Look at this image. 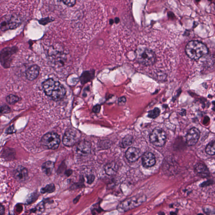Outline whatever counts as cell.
Here are the masks:
<instances>
[{
	"label": "cell",
	"mask_w": 215,
	"mask_h": 215,
	"mask_svg": "<svg viewBox=\"0 0 215 215\" xmlns=\"http://www.w3.org/2000/svg\"><path fill=\"white\" fill-rule=\"evenodd\" d=\"M42 89L46 95L56 102L64 98L66 90L64 86L52 79H47L42 84Z\"/></svg>",
	"instance_id": "cell-1"
},
{
	"label": "cell",
	"mask_w": 215,
	"mask_h": 215,
	"mask_svg": "<svg viewBox=\"0 0 215 215\" xmlns=\"http://www.w3.org/2000/svg\"><path fill=\"white\" fill-rule=\"evenodd\" d=\"M186 53L192 59H199L209 52L207 47L203 42L196 41L189 42L185 48Z\"/></svg>",
	"instance_id": "cell-2"
},
{
	"label": "cell",
	"mask_w": 215,
	"mask_h": 215,
	"mask_svg": "<svg viewBox=\"0 0 215 215\" xmlns=\"http://www.w3.org/2000/svg\"><path fill=\"white\" fill-rule=\"evenodd\" d=\"M146 200L145 195H136L121 202L117 207V210L121 213L127 212L141 205Z\"/></svg>",
	"instance_id": "cell-3"
},
{
	"label": "cell",
	"mask_w": 215,
	"mask_h": 215,
	"mask_svg": "<svg viewBox=\"0 0 215 215\" xmlns=\"http://www.w3.org/2000/svg\"><path fill=\"white\" fill-rule=\"evenodd\" d=\"M136 57L138 62L142 65L149 66L156 62V54L151 49L147 48H140L136 51Z\"/></svg>",
	"instance_id": "cell-4"
},
{
	"label": "cell",
	"mask_w": 215,
	"mask_h": 215,
	"mask_svg": "<svg viewBox=\"0 0 215 215\" xmlns=\"http://www.w3.org/2000/svg\"><path fill=\"white\" fill-rule=\"evenodd\" d=\"M22 23L20 17L16 15H10L4 17L0 20V29L3 31L14 29L19 27Z\"/></svg>",
	"instance_id": "cell-5"
},
{
	"label": "cell",
	"mask_w": 215,
	"mask_h": 215,
	"mask_svg": "<svg viewBox=\"0 0 215 215\" xmlns=\"http://www.w3.org/2000/svg\"><path fill=\"white\" fill-rule=\"evenodd\" d=\"M18 48L16 46L6 47L0 52V63L4 68L10 67L14 56L17 53Z\"/></svg>",
	"instance_id": "cell-6"
},
{
	"label": "cell",
	"mask_w": 215,
	"mask_h": 215,
	"mask_svg": "<svg viewBox=\"0 0 215 215\" xmlns=\"http://www.w3.org/2000/svg\"><path fill=\"white\" fill-rule=\"evenodd\" d=\"M60 142L59 136L57 133L53 132L46 133L43 136L41 140L42 145L52 150L57 149Z\"/></svg>",
	"instance_id": "cell-7"
},
{
	"label": "cell",
	"mask_w": 215,
	"mask_h": 215,
	"mask_svg": "<svg viewBox=\"0 0 215 215\" xmlns=\"http://www.w3.org/2000/svg\"><path fill=\"white\" fill-rule=\"evenodd\" d=\"M81 134L74 129H69L66 131L63 138V143L67 147H72L79 141Z\"/></svg>",
	"instance_id": "cell-8"
},
{
	"label": "cell",
	"mask_w": 215,
	"mask_h": 215,
	"mask_svg": "<svg viewBox=\"0 0 215 215\" xmlns=\"http://www.w3.org/2000/svg\"><path fill=\"white\" fill-rule=\"evenodd\" d=\"M150 142L156 146H163L166 142V133L162 129L156 128L150 134Z\"/></svg>",
	"instance_id": "cell-9"
},
{
	"label": "cell",
	"mask_w": 215,
	"mask_h": 215,
	"mask_svg": "<svg viewBox=\"0 0 215 215\" xmlns=\"http://www.w3.org/2000/svg\"><path fill=\"white\" fill-rule=\"evenodd\" d=\"M201 135L199 130L195 127L191 129L186 136V143L189 146L195 145L197 142Z\"/></svg>",
	"instance_id": "cell-10"
},
{
	"label": "cell",
	"mask_w": 215,
	"mask_h": 215,
	"mask_svg": "<svg viewBox=\"0 0 215 215\" xmlns=\"http://www.w3.org/2000/svg\"><path fill=\"white\" fill-rule=\"evenodd\" d=\"M142 155L140 149L134 147L129 148L125 153V157L129 161L134 162L137 160Z\"/></svg>",
	"instance_id": "cell-11"
},
{
	"label": "cell",
	"mask_w": 215,
	"mask_h": 215,
	"mask_svg": "<svg viewBox=\"0 0 215 215\" xmlns=\"http://www.w3.org/2000/svg\"><path fill=\"white\" fill-rule=\"evenodd\" d=\"M14 177L17 181H25L28 178V170L25 167L19 165L14 172Z\"/></svg>",
	"instance_id": "cell-12"
},
{
	"label": "cell",
	"mask_w": 215,
	"mask_h": 215,
	"mask_svg": "<svg viewBox=\"0 0 215 215\" xmlns=\"http://www.w3.org/2000/svg\"><path fill=\"white\" fill-rule=\"evenodd\" d=\"M91 144L87 141H82L79 142L77 148V152L82 156L89 155L91 150Z\"/></svg>",
	"instance_id": "cell-13"
},
{
	"label": "cell",
	"mask_w": 215,
	"mask_h": 215,
	"mask_svg": "<svg viewBox=\"0 0 215 215\" xmlns=\"http://www.w3.org/2000/svg\"><path fill=\"white\" fill-rule=\"evenodd\" d=\"M156 163V157L152 153H145L142 157V164L145 168L151 167L155 165Z\"/></svg>",
	"instance_id": "cell-14"
},
{
	"label": "cell",
	"mask_w": 215,
	"mask_h": 215,
	"mask_svg": "<svg viewBox=\"0 0 215 215\" xmlns=\"http://www.w3.org/2000/svg\"><path fill=\"white\" fill-rule=\"evenodd\" d=\"M195 173L202 178L208 177L210 176V172L207 167L201 163H198L194 167Z\"/></svg>",
	"instance_id": "cell-15"
},
{
	"label": "cell",
	"mask_w": 215,
	"mask_h": 215,
	"mask_svg": "<svg viewBox=\"0 0 215 215\" xmlns=\"http://www.w3.org/2000/svg\"><path fill=\"white\" fill-rule=\"evenodd\" d=\"M40 68L38 65L30 66L26 72V77L30 81H33L38 76L40 73Z\"/></svg>",
	"instance_id": "cell-16"
},
{
	"label": "cell",
	"mask_w": 215,
	"mask_h": 215,
	"mask_svg": "<svg viewBox=\"0 0 215 215\" xmlns=\"http://www.w3.org/2000/svg\"><path fill=\"white\" fill-rule=\"evenodd\" d=\"M118 169V165L114 162L108 163L104 167L106 173L108 175H113L115 174Z\"/></svg>",
	"instance_id": "cell-17"
},
{
	"label": "cell",
	"mask_w": 215,
	"mask_h": 215,
	"mask_svg": "<svg viewBox=\"0 0 215 215\" xmlns=\"http://www.w3.org/2000/svg\"><path fill=\"white\" fill-rule=\"evenodd\" d=\"M55 166L54 162L48 161L44 163L42 166V172L46 175L50 176L52 173Z\"/></svg>",
	"instance_id": "cell-18"
},
{
	"label": "cell",
	"mask_w": 215,
	"mask_h": 215,
	"mask_svg": "<svg viewBox=\"0 0 215 215\" xmlns=\"http://www.w3.org/2000/svg\"><path fill=\"white\" fill-rule=\"evenodd\" d=\"M94 76V72H86L82 74L81 77V81L82 84H85L90 81Z\"/></svg>",
	"instance_id": "cell-19"
},
{
	"label": "cell",
	"mask_w": 215,
	"mask_h": 215,
	"mask_svg": "<svg viewBox=\"0 0 215 215\" xmlns=\"http://www.w3.org/2000/svg\"><path fill=\"white\" fill-rule=\"evenodd\" d=\"M133 141V137L130 135H126L123 139L121 143V147L123 148L130 146L132 144Z\"/></svg>",
	"instance_id": "cell-20"
},
{
	"label": "cell",
	"mask_w": 215,
	"mask_h": 215,
	"mask_svg": "<svg viewBox=\"0 0 215 215\" xmlns=\"http://www.w3.org/2000/svg\"><path fill=\"white\" fill-rule=\"evenodd\" d=\"M55 189H56V187H55L54 185L53 184H50L41 189V192L42 194L46 193H53L54 192Z\"/></svg>",
	"instance_id": "cell-21"
},
{
	"label": "cell",
	"mask_w": 215,
	"mask_h": 215,
	"mask_svg": "<svg viewBox=\"0 0 215 215\" xmlns=\"http://www.w3.org/2000/svg\"><path fill=\"white\" fill-rule=\"evenodd\" d=\"M206 153L210 155H214L215 154V141L213 140L208 145L205 149Z\"/></svg>",
	"instance_id": "cell-22"
},
{
	"label": "cell",
	"mask_w": 215,
	"mask_h": 215,
	"mask_svg": "<svg viewBox=\"0 0 215 215\" xmlns=\"http://www.w3.org/2000/svg\"><path fill=\"white\" fill-rule=\"evenodd\" d=\"M20 100V98L17 95H10L6 98V101L8 103L10 104L13 105L17 102H19Z\"/></svg>",
	"instance_id": "cell-23"
},
{
	"label": "cell",
	"mask_w": 215,
	"mask_h": 215,
	"mask_svg": "<svg viewBox=\"0 0 215 215\" xmlns=\"http://www.w3.org/2000/svg\"><path fill=\"white\" fill-rule=\"evenodd\" d=\"M160 113V110L157 108H155L154 109L148 113V117L149 118L154 119L159 116Z\"/></svg>",
	"instance_id": "cell-24"
},
{
	"label": "cell",
	"mask_w": 215,
	"mask_h": 215,
	"mask_svg": "<svg viewBox=\"0 0 215 215\" xmlns=\"http://www.w3.org/2000/svg\"><path fill=\"white\" fill-rule=\"evenodd\" d=\"M44 209V205L43 202H42L38 205L36 208L33 209V212H43Z\"/></svg>",
	"instance_id": "cell-25"
},
{
	"label": "cell",
	"mask_w": 215,
	"mask_h": 215,
	"mask_svg": "<svg viewBox=\"0 0 215 215\" xmlns=\"http://www.w3.org/2000/svg\"><path fill=\"white\" fill-rule=\"evenodd\" d=\"M11 111V109L7 105L3 106L0 107V113H6Z\"/></svg>",
	"instance_id": "cell-26"
},
{
	"label": "cell",
	"mask_w": 215,
	"mask_h": 215,
	"mask_svg": "<svg viewBox=\"0 0 215 215\" xmlns=\"http://www.w3.org/2000/svg\"><path fill=\"white\" fill-rule=\"evenodd\" d=\"M63 3L70 7H72L75 5L76 0H63Z\"/></svg>",
	"instance_id": "cell-27"
},
{
	"label": "cell",
	"mask_w": 215,
	"mask_h": 215,
	"mask_svg": "<svg viewBox=\"0 0 215 215\" xmlns=\"http://www.w3.org/2000/svg\"><path fill=\"white\" fill-rule=\"evenodd\" d=\"M101 106L99 105H97L94 107L93 109V112L95 113H98L101 110Z\"/></svg>",
	"instance_id": "cell-28"
},
{
	"label": "cell",
	"mask_w": 215,
	"mask_h": 215,
	"mask_svg": "<svg viewBox=\"0 0 215 215\" xmlns=\"http://www.w3.org/2000/svg\"><path fill=\"white\" fill-rule=\"evenodd\" d=\"M87 183L91 184L93 182L95 179V176L93 175H90L87 177Z\"/></svg>",
	"instance_id": "cell-29"
},
{
	"label": "cell",
	"mask_w": 215,
	"mask_h": 215,
	"mask_svg": "<svg viewBox=\"0 0 215 215\" xmlns=\"http://www.w3.org/2000/svg\"><path fill=\"white\" fill-rule=\"evenodd\" d=\"M126 102V99L125 97H122L118 99V102L119 105H122L125 104Z\"/></svg>",
	"instance_id": "cell-30"
},
{
	"label": "cell",
	"mask_w": 215,
	"mask_h": 215,
	"mask_svg": "<svg viewBox=\"0 0 215 215\" xmlns=\"http://www.w3.org/2000/svg\"><path fill=\"white\" fill-rule=\"evenodd\" d=\"M5 213V209L2 204H0V215H3Z\"/></svg>",
	"instance_id": "cell-31"
},
{
	"label": "cell",
	"mask_w": 215,
	"mask_h": 215,
	"mask_svg": "<svg viewBox=\"0 0 215 215\" xmlns=\"http://www.w3.org/2000/svg\"><path fill=\"white\" fill-rule=\"evenodd\" d=\"M51 21V19H49V18H46L44 20L41 21V23L42 24H46L48 23V22Z\"/></svg>",
	"instance_id": "cell-32"
},
{
	"label": "cell",
	"mask_w": 215,
	"mask_h": 215,
	"mask_svg": "<svg viewBox=\"0 0 215 215\" xmlns=\"http://www.w3.org/2000/svg\"><path fill=\"white\" fill-rule=\"evenodd\" d=\"M72 171L71 170H67V171H66V175H67V176H69L70 175L72 174Z\"/></svg>",
	"instance_id": "cell-33"
},
{
	"label": "cell",
	"mask_w": 215,
	"mask_h": 215,
	"mask_svg": "<svg viewBox=\"0 0 215 215\" xmlns=\"http://www.w3.org/2000/svg\"><path fill=\"white\" fill-rule=\"evenodd\" d=\"M119 22V19H118V18H115V22L116 23H118Z\"/></svg>",
	"instance_id": "cell-34"
},
{
	"label": "cell",
	"mask_w": 215,
	"mask_h": 215,
	"mask_svg": "<svg viewBox=\"0 0 215 215\" xmlns=\"http://www.w3.org/2000/svg\"><path fill=\"white\" fill-rule=\"evenodd\" d=\"M113 23V20H110V24H111V25H112Z\"/></svg>",
	"instance_id": "cell-35"
},
{
	"label": "cell",
	"mask_w": 215,
	"mask_h": 215,
	"mask_svg": "<svg viewBox=\"0 0 215 215\" xmlns=\"http://www.w3.org/2000/svg\"><path fill=\"white\" fill-rule=\"evenodd\" d=\"M196 1H197V2H198V1H200V0H196Z\"/></svg>",
	"instance_id": "cell-36"
},
{
	"label": "cell",
	"mask_w": 215,
	"mask_h": 215,
	"mask_svg": "<svg viewBox=\"0 0 215 215\" xmlns=\"http://www.w3.org/2000/svg\"><path fill=\"white\" fill-rule=\"evenodd\" d=\"M58 1H62L63 0H58Z\"/></svg>",
	"instance_id": "cell-37"
},
{
	"label": "cell",
	"mask_w": 215,
	"mask_h": 215,
	"mask_svg": "<svg viewBox=\"0 0 215 215\" xmlns=\"http://www.w3.org/2000/svg\"><path fill=\"white\" fill-rule=\"evenodd\" d=\"M210 1H211V0H210Z\"/></svg>",
	"instance_id": "cell-38"
}]
</instances>
